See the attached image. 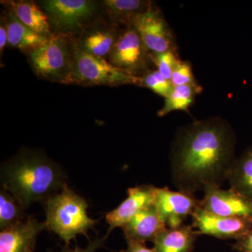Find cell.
Returning a JSON list of instances; mask_svg holds the SVG:
<instances>
[{
  "label": "cell",
  "mask_w": 252,
  "mask_h": 252,
  "mask_svg": "<svg viewBox=\"0 0 252 252\" xmlns=\"http://www.w3.org/2000/svg\"></svg>",
  "instance_id": "30"
},
{
  "label": "cell",
  "mask_w": 252,
  "mask_h": 252,
  "mask_svg": "<svg viewBox=\"0 0 252 252\" xmlns=\"http://www.w3.org/2000/svg\"><path fill=\"white\" fill-rule=\"evenodd\" d=\"M170 81L173 86H200L194 76L190 63L182 60L176 65Z\"/></svg>",
  "instance_id": "24"
},
{
  "label": "cell",
  "mask_w": 252,
  "mask_h": 252,
  "mask_svg": "<svg viewBox=\"0 0 252 252\" xmlns=\"http://www.w3.org/2000/svg\"><path fill=\"white\" fill-rule=\"evenodd\" d=\"M200 233L192 225L165 228L156 237L153 250L156 252H191Z\"/></svg>",
  "instance_id": "15"
},
{
  "label": "cell",
  "mask_w": 252,
  "mask_h": 252,
  "mask_svg": "<svg viewBox=\"0 0 252 252\" xmlns=\"http://www.w3.org/2000/svg\"><path fill=\"white\" fill-rule=\"evenodd\" d=\"M152 60L157 66V70L167 80L171 81L172 73L180 60L177 53L167 51L161 54H152Z\"/></svg>",
  "instance_id": "25"
},
{
  "label": "cell",
  "mask_w": 252,
  "mask_h": 252,
  "mask_svg": "<svg viewBox=\"0 0 252 252\" xmlns=\"http://www.w3.org/2000/svg\"><path fill=\"white\" fill-rule=\"evenodd\" d=\"M26 209L12 194L1 187L0 190V229H6L27 219Z\"/></svg>",
  "instance_id": "21"
},
{
  "label": "cell",
  "mask_w": 252,
  "mask_h": 252,
  "mask_svg": "<svg viewBox=\"0 0 252 252\" xmlns=\"http://www.w3.org/2000/svg\"><path fill=\"white\" fill-rule=\"evenodd\" d=\"M118 37L119 35L113 31H94L84 38L81 49L93 56L103 59L110 54Z\"/></svg>",
  "instance_id": "22"
},
{
  "label": "cell",
  "mask_w": 252,
  "mask_h": 252,
  "mask_svg": "<svg viewBox=\"0 0 252 252\" xmlns=\"http://www.w3.org/2000/svg\"><path fill=\"white\" fill-rule=\"evenodd\" d=\"M125 239L126 243H127V248L119 252H156L153 248H147L145 243L136 241L131 238H125Z\"/></svg>",
  "instance_id": "28"
},
{
  "label": "cell",
  "mask_w": 252,
  "mask_h": 252,
  "mask_svg": "<svg viewBox=\"0 0 252 252\" xmlns=\"http://www.w3.org/2000/svg\"><path fill=\"white\" fill-rule=\"evenodd\" d=\"M64 174L47 158L27 154L9 162L1 172L2 188L14 195L25 209L36 202H45L59 192Z\"/></svg>",
  "instance_id": "2"
},
{
  "label": "cell",
  "mask_w": 252,
  "mask_h": 252,
  "mask_svg": "<svg viewBox=\"0 0 252 252\" xmlns=\"http://www.w3.org/2000/svg\"><path fill=\"white\" fill-rule=\"evenodd\" d=\"M8 14V22L6 23V26L8 43L10 46L31 52L45 44L49 39V37L38 34L25 26L12 11Z\"/></svg>",
  "instance_id": "17"
},
{
  "label": "cell",
  "mask_w": 252,
  "mask_h": 252,
  "mask_svg": "<svg viewBox=\"0 0 252 252\" xmlns=\"http://www.w3.org/2000/svg\"><path fill=\"white\" fill-rule=\"evenodd\" d=\"M200 200L195 195L174 191L167 187H156L154 204L167 228H180L189 215L199 205Z\"/></svg>",
  "instance_id": "8"
},
{
  "label": "cell",
  "mask_w": 252,
  "mask_h": 252,
  "mask_svg": "<svg viewBox=\"0 0 252 252\" xmlns=\"http://www.w3.org/2000/svg\"><path fill=\"white\" fill-rule=\"evenodd\" d=\"M50 22L63 31L76 29L94 14V3L88 0H47L43 1Z\"/></svg>",
  "instance_id": "11"
},
{
  "label": "cell",
  "mask_w": 252,
  "mask_h": 252,
  "mask_svg": "<svg viewBox=\"0 0 252 252\" xmlns=\"http://www.w3.org/2000/svg\"><path fill=\"white\" fill-rule=\"evenodd\" d=\"M232 248L238 252H252V228L235 240V243L232 245Z\"/></svg>",
  "instance_id": "27"
},
{
  "label": "cell",
  "mask_w": 252,
  "mask_h": 252,
  "mask_svg": "<svg viewBox=\"0 0 252 252\" xmlns=\"http://www.w3.org/2000/svg\"><path fill=\"white\" fill-rule=\"evenodd\" d=\"M71 82L87 86H141L142 77L79 49L73 54L72 70L68 80V83Z\"/></svg>",
  "instance_id": "4"
},
{
  "label": "cell",
  "mask_w": 252,
  "mask_h": 252,
  "mask_svg": "<svg viewBox=\"0 0 252 252\" xmlns=\"http://www.w3.org/2000/svg\"><path fill=\"white\" fill-rule=\"evenodd\" d=\"M109 235V233H107V235L102 238H97L90 240L85 248H81L78 246L74 248H69V245H65L61 248L59 252H95L99 249L103 248Z\"/></svg>",
  "instance_id": "26"
},
{
  "label": "cell",
  "mask_w": 252,
  "mask_h": 252,
  "mask_svg": "<svg viewBox=\"0 0 252 252\" xmlns=\"http://www.w3.org/2000/svg\"><path fill=\"white\" fill-rule=\"evenodd\" d=\"M156 187L140 185L128 189L127 198L117 208L108 212L106 220L109 225L107 233L110 234L114 228H123L136 214L146 207L153 205Z\"/></svg>",
  "instance_id": "13"
},
{
  "label": "cell",
  "mask_w": 252,
  "mask_h": 252,
  "mask_svg": "<svg viewBox=\"0 0 252 252\" xmlns=\"http://www.w3.org/2000/svg\"><path fill=\"white\" fill-rule=\"evenodd\" d=\"M12 12L25 26L38 34L47 36L51 33L47 14L33 1H8Z\"/></svg>",
  "instance_id": "18"
},
{
  "label": "cell",
  "mask_w": 252,
  "mask_h": 252,
  "mask_svg": "<svg viewBox=\"0 0 252 252\" xmlns=\"http://www.w3.org/2000/svg\"><path fill=\"white\" fill-rule=\"evenodd\" d=\"M166 228L153 204L136 214L122 229L125 238L146 243L153 242L156 237Z\"/></svg>",
  "instance_id": "14"
},
{
  "label": "cell",
  "mask_w": 252,
  "mask_h": 252,
  "mask_svg": "<svg viewBox=\"0 0 252 252\" xmlns=\"http://www.w3.org/2000/svg\"><path fill=\"white\" fill-rule=\"evenodd\" d=\"M192 225L200 235L220 240H238L252 228V220L215 215L200 206L191 215Z\"/></svg>",
  "instance_id": "7"
},
{
  "label": "cell",
  "mask_w": 252,
  "mask_h": 252,
  "mask_svg": "<svg viewBox=\"0 0 252 252\" xmlns=\"http://www.w3.org/2000/svg\"><path fill=\"white\" fill-rule=\"evenodd\" d=\"M8 43V33L6 29V23L1 24L0 26V49L1 52L4 49L5 46Z\"/></svg>",
  "instance_id": "29"
},
{
  "label": "cell",
  "mask_w": 252,
  "mask_h": 252,
  "mask_svg": "<svg viewBox=\"0 0 252 252\" xmlns=\"http://www.w3.org/2000/svg\"><path fill=\"white\" fill-rule=\"evenodd\" d=\"M226 181L230 189L252 203V144L236 158L227 175Z\"/></svg>",
  "instance_id": "16"
},
{
  "label": "cell",
  "mask_w": 252,
  "mask_h": 252,
  "mask_svg": "<svg viewBox=\"0 0 252 252\" xmlns=\"http://www.w3.org/2000/svg\"><path fill=\"white\" fill-rule=\"evenodd\" d=\"M202 91L203 88L200 85L174 86L172 92L165 98V102L158 112V116L164 117L175 111L189 112V108L195 102V97Z\"/></svg>",
  "instance_id": "19"
},
{
  "label": "cell",
  "mask_w": 252,
  "mask_h": 252,
  "mask_svg": "<svg viewBox=\"0 0 252 252\" xmlns=\"http://www.w3.org/2000/svg\"><path fill=\"white\" fill-rule=\"evenodd\" d=\"M236 135L229 123L213 117L181 127L170 151L172 183L194 195L207 186L221 187L236 159Z\"/></svg>",
  "instance_id": "1"
},
{
  "label": "cell",
  "mask_w": 252,
  "mask_h": 252,
  "mask_svg": "<svg viewBox=\"0 0 252 252\" xmlns=\"http://www.w3.org/2000/svg\"><path fill=\"white\" fill-rule=\"evenodd\" d=\"M199 206L215 215L252 220V203L232 189L207 186Z\"/></svg>",
  "instance_id": "9"
},
{
  "label": "cell",
  "mask_w": 252,
  "mask_h": 252,
  "mask_svg": "<svg viewBox=\"0 0 252 252\" xmlns=\"http://www.w3.org/2000/svg\"><path fill=\"white\" fill-rule=\"evenodd\" d=\"M46 228V222L29 217L14 226L1 230L0 252H34L38 235Z\"/></svg>",
  "instance_id": "12"
},
{
  "label": "cell",
  "mask_w": 252,
  "mask_h": 252,
  "mask_svg": "<svg viewBox=\"0 0 252 252\" xmlns=\"http://www.w3.org/2000/svg\"><path fill=\"white\" fill-rule=\"evenodd\" d=\"M30 61L39 77L68 83L72 70V56L66 41L59 36L49 37L45 44L29 52Z\"/></svg>",
  "instance_id": "5"
},
{
  "label": "cell",
  "mask_w": 252,
  "mask_h": 252,
  "mask_svg": "<svg viewBox=\"0 0 252 252\" xmlns=\"http://www.w3.org/2000/svg\"><path fill=\"white\" fill-rule=\"evenodd\" d=\"M147 51L152 54L177 52V43L171 28L160 11L152 6L135 18L132 25Z\"/></svg>",
  "instance_id": "6"
},
{
  "label": "cell",
  "mask_w": 252,
  "mask_h": 252,
  "mask_svg": "<svg viewBox=\"0 0 252 252\" xmlns=\"http://www.w3.org/2000/svg\"><path fill=\"white\" fill-rule=\"evenodd\" d=\"M142 77L141 86L148 88L155 94L166 98L172 92L174 86L171 81L167 80L158 71H147Z\"/></svg>",
  "instance_id": "23"
},
{
  "label": "cell",
  "mask_w": 252,
  "mask_h": 252,
  "mask_svg": "<svg viewBox=\"0 0 252 252\" xmlns=\"http://www.w3.org/2000/svg\"><path fill=\"white\" fill-rule=\"evenodd\" d=\"M47 228L69 245L79 235H86L97 220L88 215L85 199L74 193L67 185L44 202Z\"/></svg>",
  "instance_id": "3"
},
{
  "label": "cell",
  "mask_w": 252,
  "mask_h": 252,
  "mask_svg": "<svg viewBox=\"0 0 252 252\" xmlns=\"http://www.w3.org/2000/svg\"><path fill=\"white\" fill-rule=\"evenodd\" d=\"M147 52L138 33L132 26H129L119 34L109 54L110 63L116 67L137 74L147 67Z\"/></svg>",
  "instance_id": "10"
},
{
  "label": "cell",
  "mask_w": 252,
  "mask_h": 252,
  "mask_svg": "<svg viewBox=\"0 0 252 252\" xmlns=\"http://www.w3.org/2000/svg\"><path fill=\"white\" fill-rule=\"evenodd\" d=\"M103 3L113 17L128 26L137 16L152 7L150 1L141 0H105Z\"/></svg>",
  "instance_id": "20"
}]
</instances>
